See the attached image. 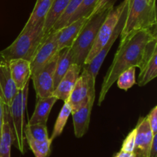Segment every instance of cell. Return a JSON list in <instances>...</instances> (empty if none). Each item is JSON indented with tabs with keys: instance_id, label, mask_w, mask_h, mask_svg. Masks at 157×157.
Masks as SVG:
<instances>
[{
	"instance_id": "cell-1",
	"label": "cell",
	"mask_w": 157,
	"mask_h": 157,
	"mask_svg": "<svg viewBox=\"0 0 157 157\" xmlns=\"http://www.w3.org/2000/svg\"><path fill=\"white\" fill-rule=\"evenodd\" d=\"M156 35V29L140 30L120 42L113 62L103 80L98 106L102 104L108 91L124 70L130 67H140L147 44L157 37Z\"/></svg>"
},
{
	"instance_id": "cell-2",
	"label": "cell",
	"mask_w": 157,
	"mask_h": 157,
	"mask_svg": "<svg viewBox=\"0 0 157 157\" xmlns=\"http://www.w3.org/2000/svg\"><path fill=\"white\" fill-rule=\"evenodd\" d=\"M156 0H127V17L121 33V41L140 30L156 29Z\"/></svg>"
},
{
	"instance_id": "cell-3",
	"label": "cell",
	"mask_w": 157,
	"mask_h": 157,
	"mask_svg": "<svg viewBox=\"0 0 157 157\" xmlns=\"http://www.w3.org/2000/svg\"><path fill=\"white\" fill-rule=\"evenodd\" d=\"M44 21L25 32H21L15 41L0 51V60L8 62L15 58H23L31 62L38 48L48 35L44 32Z\"/></svg>"
},
{
	"instance_id": "cell-4",
	"label": "cell",
	"mask_w": 157,
	"mask_h": 157,
	"mask_svg": "<svg viewBox=\"0 0 157 157\" xmlns=\"http://www.w3.org/2000/svg\"><path fill=\"white\" fill-rule=\"evenodd\" d=\"M110 9L90 17L79 32L71 47L75 64L83 67L86 58L94 43L98 30Z\"/></svg>"
},
{
	"instance_id": "cell-5",
	"label": "cell",
	"mask_w": 157,
	"mask_h": 157,
	"mask_svg": "<svg viewBox=\"0 0 157 157\" xmlns=\"http://www.w3.org/2000/svg\"><path fill=\"white\" fill-rule=\"evenodd\" d=\"M29 83L22 90H19L11 103L10 106H5V112L7 114L12 134L13 145L20 152H25V139L24 135V115L29 93Z\"/></svg>"
},
{
	"instance_id": "cell-6",
	"label": "cell",
	"mask_w": 157,
	"mask_h": 157,
	"mask_svg": "<svg viewBox=\"0 0 157 157\" xmlns=\"http://www.w3.org/2000/svg\"><path fill=\"white\" fill-rule=\"evenodd\" d=\"M127 0H124L119 6H116V7L113 6L110 9V12H108L105 19L103 22L99 30H98L94 43L91 49H90L87 58H86L84 65L88 64L98 55V52L103 49V47L105 46L106 43L110 39V36L113 34V30H114L115 27H116L117 24L119 21L120 17H121L123 11L127 6Z\"/></svg>"
},
{
	"instance_id": "cell-7",
	"label": "cell",
	"mask_w": 157,
	"mask_h": 157,
	"mask_svg": "<svg viewBox=\"0 0 157 157\" xmlns=\"http://www.w3.org/2000/svg\"><path fill=\"white\" fill-rule=\"evenodd\" d=\"M83 72L79 75L73 90L71 92L67 103L71 109V112L78 110L87 104L91 95H95L96 78L87 70L82 68Z\"/></svg>"
},
{
	"instance_id": "cell-8",
	"label": "cell",
	"mask_w": 157,
	"mask_h": 157,
	"mask_svg": "<svg viewBox=\"0 0 157 157\" xmlns=\"http://www.w3.org/2000/svg\"><path fill=\"white\" fill-rule=\"evenodd\" d=\"M58 33L59 30L51 31L38 48L30 62L32 75L36 73L48 63L50 62L58 52Z\"/></svg>"
},
{
	"instance_id": "cell-9",
	"label": "cell",
	"mask_w": 157,
	"mask_h": 157,
	"mask_svg": "<svg viewBox=\"0 0 157 157\" xmlns=\"http://www.w3.org/2000/svg\"><path fill=\"white\" fill-rule=\"evenodd\" d=\"M58 54L59 52L55 55L50 62L31 76L37 99L47 98L52 95L55 90L54 75Z\"/></svg>"
},
{
	"instance_id": "cell-10",
	"label": "cell",
	"mask_w": 157,
	"mask_h": 157,
	"mask_svg": "<svg viewBox=\"0 0 157 157\" xmlns=\"http://www.w3.org/2000/svg\"><path fill=\"white\" fill-rule=\"evenodd\" d=\"M157 37L147 44L144 52L142 64L140 67L138 86L142 87L157 76Z\"/></svg>"
},
{
	"instance_id": "cell-11",
	"label": "cell",
	"mask_w": 157,
	"mask_h": 157,
	"mask_svg": "<svg viewBox=\"0 0 157 157\" xmlns=\"http://www.w3.org/2000/svg\"><path fill=\"white\" fill-rule=\"evenodd\" d=\"M126 17H127V6H126L125 9L123 11L122 14H121V17H120V19L118 21L116 27H115L114 30H113V34L110 36V39L108 40L107 43H106L105 46L103 47V49L98 52V55L87 65H84L82 68L85 69L86 70L88 71L94 78H97L98 75V72H99L100 69H101V66H102L103 62H104V59H105L106 56H107V53H108L109 51L111 49L112 46L113 45V43L116 42V40L117 39L118 37L121 35V32H122V29L124 28V23L126 21Z\"/></svg>"
},
{
	"instance_id": "cell-12",
	"label": "cell",
	"mask_w": 157,
	"mask_h": 157,
	"mask_svg": "<svg viewBox=\"0 0 157 157\" xmlns=\"http://www.w3.org/2000/svg\"><path fill=\"white\" fill-rule=\"evenodd\" d=\"M135 131V148L133 151L135 156L148 157L154 135L152 132L147 116H142L139 119Z\"/></svg>"
},
{
	"instance_id": "cell-13",
	"label": "cell",
	"mask_w": 157,
	"mask_h": 157,
	"mask_svg": "<svg viewBox=\"0 0 157 157\" xmlns=\"http://www.w3.org/2000/svg\"><path fill=\"white\" fill-rule=\"evenodd\" d=\"M82 67L78 64H72L67 71L61 81L55 87L52 95L57 99H61L62 101H67L71 92L73 90L75 85L80 75Z\"/></svg>"
},
{
	"instance_id": "cell-14",
	"label": "cell",
	"mask_w": 157,
	"mask_h": 157,
	"mask_svg": "<svg viewBox=\"0 0 157 157\" xmlns=\"http://www.w3.org/2000/svg\"><path fill=\"white\" fill-rule=\"evenodd\" d=\"M95 100V95H91L87 104L78 110L71 112L75 135L77 138H81L88 131L92 108Z\"/></svg>"
},
{
	"instance_id": "cell-15",
	"label": "cell",
	"mask_w": 157,
	"mask_h": 157,
	"mask_svg": "<svg viewBox=\"0 0 157 157\" xmlns=\"http://www.w3.org/2000/svg\"><path fill=\"white\" fill-rule=\"evenodd\" d=\"M7 63L17 89L22 90L32 76L30 62L23 58H15Z\"/></svg>"
},
{
	"instance_id": "cell-16",
	"label": "cell",
	"mask_w": 157,
	"mask_h": 157,
	"mask_svg": "<svg viewBox=\"0 0 157 157\" xmlns=\"http://www.w3.org/2000/svg\"><path fill=\"white\" fill-rule=\"evenodd\" d=\"M18 91L12 78L8 63L0 60V95L3 104L10 106Z\"/></svg>"
},
{
	"instance_id": "cell-17",
	"label": "cell",
	"mask_w": 157,
	"mask_h": 157,
	"mask_svg": "<svg viewBox=\"0 0 157 157\" xmlns=\"http://www.w3.org/2000/svg\"><path fill=\"white\" fill-rule=\"evenodd\" d=\"M88 18L87 17H81L59 29L58 38V52L64 49L71 47L72 44Z\"/></svg>"
},
{
	"instance_id": "cell-18",
	"label": "cell",
	"mask_w": 157,
	"mask_h": 157,
	"mask_svg": "<svg viewBox=\"0 0 157 157\" xmlns=\"http://www.w3.org/2000/svg\"><path fill=\"white\" fill-rule=\"evenodd\" d=\"M57 99L55 96L47 97V98L37 99L36 106L32 117L29 119V125L33 124H45L47 125L49 114L52 107L56 103Z\"/></svg>"
},
{
	"instance_id": "cell-19",
	"label": "cell",
	"mask_w": 157,
	"mask_h": 157,
	"mask_svg": "<svg viewBox=\"0 0 157 157\" xmlns=\"http://www.w3.org/2000/svg\"><path fill=\"white\" fill-rule=\"evenodd\" d=\"M53 0H37L33 11L21 32H25L36 26L39 22L44 20L51 9Z\"/></svg>"
},
{
	"instance_id": "cell-20",
	"label": "cell",
	"mask_w": 157,
	"mask_h": 157,
	"mask_svg": "<svg viewBox=\"0 0 157 157\" xmlns=\"http://www.w3.org/2000/svg\"><path fill=\"white\" fill-rule=\"evenodd\" d=\"M75 63L73 55H72L71 48H67L59 51L56 66H55V75H54V86L55 89L64 74L67 72L70 66Z\"/></svg>"
},
{
	"instance_id": "cell-21",
	"label": "cell",
	"mask_w": 157,
	"mask_h": 157,
	"mask_svg": "<svg viewBox=\"0 0 157 157\" xmlns=\"http://www.w3.org/2000/svg\"><path fill=\"white\" fill-rule=\"evenodd\" d=\"M71 0H53L51 9L44 21V32L46 34L52 31L54 25L59 19Z\"/></svg>"
},
{
	"instance_id": "cell-22",
	"label": "cell",
	"mask_w": 157,
	"mask_h": 157,
	"mask_svg": "<svg viewBox=\"0 0 157 157\" xmlns=\"http://www.w3.org/2000/svg\"><path fill=\"white\" fill-rule=\"evenodd\" d=\"M13 145V134L12 128L5 112L4 122L0 139V157H11V148Z\"/></svg>"
},
{
	"instance_id": "cell-23",
	"label": "cell",
	"mask_w": 157,
	"mask_h": 157,
	"mask_svg": "<svg viewBox=\"0 0 157 157\" xmlns=\"http://www.w3.org/2000/svg\"><path fill=\"white\" fill-rule=\"evenodd\" d=\"M25 139L29 144V148L33 152L35 157H49L51 154V146L52 140L48 139L43 142L36 141L28 135H25Z\"/></svg>"
},
{
	"instance_id": "cell-24",
	"label": "cell",
	"mask_w": 157,
	"mask_h": 157,
	"mask_svg": "<svg viewBox=\"0 0 157 157\" xmlns=\"http://www.w3.org/2000/svg\"><path fill=\"white\" fill-rule=\"evenodd\" d=\"M71 114V109L70 106H69L67 101L64 102V105H63L62 108H61V111H60L59 114H58L56 122H55L52 136L50 137V139L52 141L55 139H56L57 137L61 135L63 130H64V126H65L66 123H67V119H68V117L70 116Z\"/></svg>"
},
{
	"instance_id": "cell-25",
	"label": "cell",
	"mask_w": 157,
	"mask_h": 157,
	"mask_svg": "<svg viewBox=\"0 0 157 157\" xmlns=\"http://www.w3.org/2000/svg\"><path fill=\"white\" fill-rule=\"evenodd\" d=\"M24 135L39 142L45 141L50 139L48 132L47 125L45 124H27L24 129Z\"/></svg>"
},
{
	"instance_id": "cell-26",
	"label": "cell",
	"mask_w": 157,
	"mask_h": 157,
	"mask_svg": "<svg viewBox=\"0 0 157 157\" xmlns=\"http://www.w3.org/2000/svg\"><path fill=\"white\" fill-rule=\"evenodd\" d=\"M83 1H84V0H71L68 6H67V9H66L65 11L64 12V13L61 15V16L60 17L59 19H58V21L55 22V24L54 25L52 31L59 30L61 28L67 26L71 17L73 15V14L75 13V12H76V10L79 8V6H81V4L82 3Z\"/></svg>"
},
{
	"instance_id": "cell-27",
	"label": "cell",
	"mask_w": 157,
	"mask_h": 157,
	"mask_svg": "<svg viewBox=\"0 0 157 157\" xmlns=\"http://www.w3.org/2000/svg\"><path fill=\"white\" fill-rule=\"evenodd\" d=\"M135 73H136L135 67H130L124 70L117 79L118 88L123 90L127 91L129 89L133 87L136 84Z\"/></svg>"
},
{
	"instance_id": "cell-28",
	"label": "cell",
	"mask_w": 157,
	"mask_h": 157,
	"mask_svg": "<svg viewBox=\"0 0 157 157\" xmlns=\"http://www.w3.org/2000/svg\"><path fill=\"white\" fill-rule=\"evenodd\" d=\"M98 2V0H84L81 6H79V8L76 10V12L71 17L67 25L72 22L75 21V20L78 19L79 18H81V17H87L88 18Z\"/></svg>"
},
{
	"instance_id": "cell-29",
	"label": "cell",
	"mask_w": 157,
	"mask_h": 157,
	"mask_svg": "<svg viewBox=\"0 0 157 157\" xmlns=\"http://www.w3.org/2000/svg\"><path fill=\"white\" fill-rule=\"evenodd\" d=\"M116 1L117 0H98L96 6H94L93 11L90 13V15H89L88 18H90V17L93 16L94 15H97L98 13L104 12L106 10L112 9L114 6Z\"/></svg>"
},
{
	"instance_id": "cell-30",
	"label": "cell",
	"mask_w": 157,
	"mask_h": 157,
	"mask_svg": "<svg viewBox=\"0 0 157 157\" xmlns=\"http://www.w3.org/2000/svg\"><path fill=\"white\" fill-rule=\"evenodd\" d=\"M135 135H136V131L135 129H133L130 133L127 135L121 147V151L128 152H133L135 148Z\"/></svg>"
},
{
	"instance_id": "cell-31",
	"label": "cell",
	"mask_w": 157,
	"mask_h": 157,
	"mask_svg": "<svg viewBox=\"0 0 157 157\" xmlns=\"http://www.w3.org/2000/svg\"><path fill=\"white\" fill-rule=\"evenodd\" d=\"M153 135L157 134V106H154L147 116Z\"/></svg>"
},
{
	"instance_id": "cell-32",
	"label": "cell",
	"mask_w": 157,
	"mask_h": 157,
	"mask_svg": "<svg viewBox=\"0 0 157 157\" xmlns=\"http://www.w3.org/2000/svg\"><path fill=\"white\" fill-rule=\"evenodd\" d=\"M148 157H157V134L153 135V142L149 151Z\"/></svg>"
},
{
	"instance_id": "cell-33",
	"label": "cell",
	"mask_w": 157,
	"mask_h": 157,
	"mask_svg": "<svg viewBox=\"0 0 157 157\" xmlns=\"http://www.w3.org/2000/svg\"><path fill=\"white\" fill-rule=\"evenodd\" d=\"M4 116H5V105L3 104L2 99L1 95H0V139H1L3 122H4Z\"/></svg>"
},
{
	"instance_id": "cell-34",
	"label": "cell",
	"mask_w": 157,
	"mask_h": 157,
	"mask_svg": "<svg viewBox=\"0 0 157 157\" xmlns=\"http://www.w3.org/2000/svg\"><path fill=\"white\" fill-rule=\"evenodd\" d=\"M113 157H136L134 152H124V151H120L119 152L116 154Z\"/></svg>"
},
{
	"instance_id": "cell-35",
	"label": "cell",
	"mask_w": 157,
	"mask_h": 157,
	"mask_svg": "<svg viewBox=\"0 0 157 157\" xmlns=\"http://www.w3.org/2000/svg\"><path fill=\"white\" fill-rule=\"evenodd\" d=\"M149 2H151V1H153V0H148Z\"/></svg>"
}]
</instances>
